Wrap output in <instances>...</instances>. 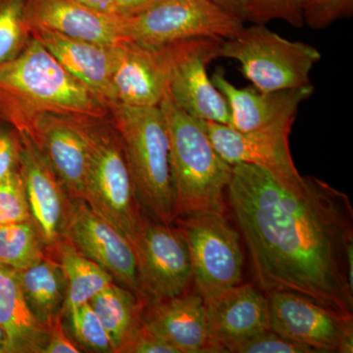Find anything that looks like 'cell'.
I'll use <instances>...</instances> for the list:
<instances>
[{"instance_id":"obj_1","label":"cell","mask_w":353,"mask_h":353,"mask_svg":"<svg viewBox=\"0 0 353 353\" xmlns=\"http://www.w3.org/2000/svg\"><path fill=\"white\" fill-rule=\"evenodd\" d=\"M227 194L260 290L301 294L353 318L347 269L353 209L347 194L312 176L289 189L250 164L233 166Z\"/></svg>"},{"instance_id":"obj_2","label":"cell","mask_w":353,"mask_h":353,"mask_svg":"<svg viewBox=\"0 0 353 353\" xmlns=\"http://www.w3.org/2000/svg\"><path fill=\"white\" fill-rule=\"evenodd\" d=\"M44 113L102 121L109 108L32 36L18 57L0 65V118L22 132Z\"/></svg>"},{"instance_id":"obj_3","label":"cell","mask_w":353,"mask_h":353,"mask_svg":"<svg viewBox=\"0 0 353 353\" xmlns=\"http://www.w3.org/2000/svg\"><path fill=\"white\" fill-rule=\"evenodd\" d=\"M119 134L141 213L154 222L174 225L176 190L170 138L159 106H108Z\"/></svg>"},{"instance_id":"obj_4","label":"cell","mask_w":353,"mask_h":353,"mask_svg":"<svg viewBox=\"0 0 353 353\" xmlns=\"http://www.w3.org/2000/svg\"><path fill=\"white\" fill-rule=\"evenodd\" d=\"M159 108L170 138L176 219L203 211L224 213L233 166L217 152L199 121L179 108L168 92Z\"/></svg>"},{"instance_id":"obj_5","label":"cell","mask_w":353,"mask_h":353,"mask_svg":"<svg viewBox=\"0 0 353 353\" xmlns=\"http://www.w3.org/2000/svg\"><path fill=\"white\" fill-rule=\"evenodd\" d=\"M219 57L238 61L253 87L272 92L312 85L311 71L322 55L310 44L290 41L265 25L253 24L234 38L223 39Z\"/></svg>"},{"instance_id":"obj_6","label":"cell","mask_w":353,"mask_h":353,"mask_svg":"<svg viewBox=\"0 0 353 353\" xmlns=\"http://www.w3.org/2000/svg\"><path fill=\"white\" fill-rule=\"evenodd\" d=\"M94 121L90 128V157L83 201L134 246L143 214L117 130Z\"/></svg>"},{"instance_id":"obj_7","label":"cell","mask_w":353,"mask_h":353,"mask_svg":"<svg viewBox=\"0 0 353 353\" xmlns=\"http://www.w3.org/2000/svg\"><path fill=\"white\" fill-rule=\"evenodd\" d=\"M189 246L194 285L202 299L241 284L245 254L241 234L224 213L203 211L176 218Z\"/></svg>"},{"instance_id":"obj_8","label":"cell","mask_w":353,"mask_h":353,"mask_svg":"<svg viewBox=\"0 0 353 353\" xmlns=\"http://www.w3.org/2000/svg\"><path fill=\"white\" fill-rule=\"evenodd\" d=\"M245 27L210 0H157L138 15L123 19V38L162 46L188 39L234 38Z\"/></svg>"},{"instance_id":"obj_9","label":"cell","mask_w":353,"mask_h":353,"mask_svg":"<svg viewBox=\"0 0 353 353\" xmlns=\"http://www.w3.org/2000/svg\"><path fill=\"white\" fill-rule=\"evenodd\" d=\"M194 39L162 46H145L128 39L114 44L111 104L159 106L168 92L174 64Z\"/></svg>"},{"instance_id":"obj_10","label":"cell","mask_w":353,"mask_h":353,"mask_svg":"<svg viewBox=\"0 0 353 353\" xmlns=\"http://www.w3.org/2000/svg\"><path fill=\"white\" fill-rule=\"evenodd\" d=\"M134 248L145 303L192 290V260L180 228L154 222L143 215Z\"/></svg>"},{"instance_id":"obj_11","label":"cell","mask_w":353,"mask_h":353,"mask_svg":"<svg viewBox=\"0 0 353 353\" xmlns=\"http://www.w3.org/2000/svg\"><path fill=\"white\" fill-rule=\"evenodd\" d=\"M64 239L145 303L134 246L83 199H72Z\"/></svg>"},{"instance_id":"obj_12","label":"cell","mask_w":353,"mask_h":353,"mask_svg":"<svg viewBox=\"0 0 353 353\" xmlns=\"http://www.w3.org/2000/svg\"><path fill=\"white\" fill-rule=\"evenodd\" d=\"M197 121L215 150L231 166L262 167L289 189H299L303 185L304 176L296 170L290 154L289 137L294 124L240 132L226 125Z\"/></svg>"},{"instance_id":"obj_13","label":"cell","mask_w":353,"mask_h":353,"mask_svg":"<svg viewBox=\"0 0 353 353\" xmlns=\"http://www.w3.org/2000/svg\"><path fill=\"white\" fill-rule=\"evenodd\" d=\"M19 172L32 223L46 250L54 252L64 240L72 199L48 158L28 132H20Z\"/></svg>"},{"instance_id":"obj_14","label":"cell","mask_w":353,"mask_h":353,"mask_svg":"<svg viewBox=\"0 0 353 353\" xmlns=\"http://www.w3.org/2000/svg\"><path fill=\"white\" fill-rule=\"evenodd\" d=\"M223 39H196L176 59L169 82L171 99L194 119L230 126L224 95L209 79L208 66L218 58Z\"/></svg>"},{"instance_id":"obj_15","label":"cell","mask_w":353,"mask_h":353,"mask_svg":"<svg viewBox=\"0 0 353 353\" xmlns=\"http://www.w3.org/2000/svg\"><path fill=\"white\" fill-rule=\"evenodd\" d=\"M94 120L44 113L27 132L34 139L71 199H83Z\"/></svg>"},{"instance_id":"obj_16","label":"cell","mask_w":353,"mask_h":353,"mask_svg":"<svg viewBox=\"0 0 353 353\" xmlns=\"http://www.w3.org/2000/svg\"><path fill=\"white\" fill-rule=\"evenodd\" d=\"M271 330L317 352H336L341 336L353 326L347 318L308 297L290 292L267 294Z\"/></svg>"},{"instance_id":"obj_17","label":"cell","mask_w":353,"mask_h":353,"mask_svg":"<svg viewBox=\"0 0 353 353\" xmlns=\"http://www.w3.org/2000/svg\"><path fill=\"white\" fill-rule=\"evenodd\" d=\"M209 341L214 353L231 348L271 329L270 306L263 290L239 284L203 299Z\"/></svg>"},{"instance_id":"obj_18","label":"cell","mask_w":353,"mask_h":353,"mask_svg":"<svg viewBox=\"0 0 353 353\" xmlns=\"http://www.w3.org/2000/svg\"><path fill=\"white\" fill-rule=\"evenodd\" d=\"M211 81L227 101L231 115L230 127L240 132L294 124L299 105L314 92L313 85L272 92H262L255 88H240L230 82L221 69L216 70Z\"/></svg>"},{"instance_id":"obj_19","label":"cell","mask_w":353,"mask_h":353,"mask_svg":"<svg viewBox=\"0 0 353 353\" xmlns=\"http://www.w3.org/2000/svg\"><path fill=\"white\" fill-rule=\"evenodd\" d=\"M141 325L179 353H214L204 301L196 292L148 301L141 311Z\"/></svg>"},{"instance_id":"obj_20","label":"cell","mask_w":353,"mask_h":353,"mask_svg":"<svg viewBox=\"0 0 353 353\" xmlns=\"http://www.w3.org/2000/svg\"><path fill=\"white\" fill-rule=\"evenodd\" d=\"M26 18L34 30H46L68 38L112 46L123 38V19L75 0H27Z\"/></svg>"},{"instance_id":"obj_21","label":"cell","mask_w":353,"mask_h":353,"mask_svg":"<svg viewBox=\"0 0 353 353\" xmlns=\"http://www.w3.org/2000/svg\"><path fill=\"white\" fill-rule=\"evenodd\" d=\"M36 37L62 67L108 105L112 103V46L88 43L46 30H34Z\"/></svg>"},{"instance_id":"obj_22","label":"cell","mask_w":353,"mask_h":353,"mask_svg":"<svg viewBox=\"0 0 353 353\" xmlns=\"http://www.w3.org/2000/svg\"><path fill=\"white\" fill-rule=\"evenodd\" d=\"M0 326L7 338V353H43L50 328L32 314L18 272L0 264Z\"/></svg>"},{"instance_id":"obj_23","label":"cell","mask_w":353,"mask_h":353,"mask_svg":"<svg viewBox=\"0 0 353 353\" xmlns=\"http://www.w3.org/2000/svg\"><path fill=\"white\" fill-rule=\"evenodd\" d=\"M21 288L28 305L44 326L63 317L67 297V279L62 265L50 257L25 270L17 271Z\"/></svg>"},{"instance_id":"obj_24","label":"cell","mask_w":353,"mask_h":353,"mask_svg":"<svg viewBox=\"0 0 353 353\" xmlns=\"http://www.w3.org/2000/svg\"><path fill=\"white\" fill-rule=\"evenodd\" d=\"M88 303L105 329L113 352L120 353L141 326L143 303L134 292L112 282L95 294Z\"/></svg>"},{"instance_id":"obj_25","label":"cell","mask_w":353,"mask_h":353,"mask_svg":"<svg viewBox=\"0 0 353 353\" xmlns=\"http://www.w3.org/2000/svg\"><path fill=\"white\" fill-rule=\"evenodd\" d=\"M67 279V297L63 315L76 306L88 303L114 282L112 276L88 259L68 241H60L55 250Z\"/></svg>"},{"instance_id":"obj_26","label":"cell","mask_w":353,"mask_h":353,"mask_svg":"<svg viewBox=\"0 0 353 353\" xmlns=\"http://www.w3.org/2000/svg\"><path fill=\"white\" fill-rule=\"evenodd\" d=\"M46 248L32 220L0 226V264L22 271L46 257Z\"/></svg>"},{"instance_id":"obj_27","label":"cell","mask_w":353,"mask_h":353,"mask_svg":"<svg viewBox=\"0 0 353 353\" xmlns=\"http://www.w3.org/2000/svg\"><path fill=\"white\" fill-rule=\"evenodd\" d=\"M27 0H0V65L20 54L32 34L26 18Z\"/></svg>"},{"instance_id":"obj_28","label":"cell","mask_w":353,"mask_h":353,"mask_svg":"<svg viewBox=\"0 0 353 353\" xmlns=\"http://www.w3.org/2000/svg\"><path fill=\"white\" fill-rule=\"evenodd\" d=\"M65 315L68 316L72 334L81 347L92 352H113L108 334L90 303L76 306Z\"/></svg>"},{"instance_id":"obj_29","label":"cell","mask_w":353,"mask_h":353,"mask_svg":"<svg viewBox=\"0 0 353 353\" xmlns=\"http://www.w3.org/2000/svg\"><path fill=\"white\" fill-rule=\"evenodd\" d=\"M313 0H250L246 22L265 25L282 20L292 27H304V13Z\"/></svg>"},{"instance_id":"obj_30","label":"cell","mask_w":353,"mask_h":353,"mask_svg":"<svg viewBox=\"0 0 353 353\" xmlns=\"http://www.w3.org/2000/svg\"><path fill=\"white\" fill-rule=\"evenodd\" d=\"M32 220L19 170L0 182V226Z\"/></svg>"},{"instance_id":"obj_31","label":"cell","mask_w":353,"mask_h":353,"mask_svg":"<svg viewBox=\"0 0 353 353\" xmlns=\"http://www.w3.org/2000/svg\"><path fill=\"white\" fill-rule=\"evenodd\" d=\"M352 15L353 0H313L304 13V25L312 30H324Z\"/></svg>"},{"instance_id":"obj_32","label":"cell","mask_w":353,"mask_h":353,"mask_svg":"<svg viewBox=\"0 0 353 353\" xmlns=\"http://www.w3.org/2000/svg\"><path fill=\"white\" fill-rule=\"evenodd\" d=\"M229 353H315L312 348L283 338L267 330L231 348Z\"/></svg>"},{"instance_id":"obj_33","label":"cell","mask_w":353,"mask_h":353,"mask_svg":"<svg viewBox=\"0 0 353 353\" xmlns=\"http://www.w3.org/2000/svg\"><path fill=\"white\" fill-rule=\"evenodd\" d=\"M21 148L20 132L0 118V182L19 170Z\"/></svg>"},{"instance_id":"obj_34","label":"cell","mask_w":353,"mask_h":353,"mask_svg":"<svg viewBox=\"0 0 353 353\" xmlns=\"http://www.w3.org/2000/svg\"><path fill=\"white\" fill-rule=\"evenodd\" d=\"M120 353H179V352L176 348L146 331L141 325L127 341Z\"/></svg>"},{"instance_id":"obj_35","label":"cell","mask_w":353,"mask_h":353,"mask_svg":"<svg viewBox=\"0 0 353 353\" xmlns=\"http://www.w3.org/2000/svg\"><path fill=\"white\" fill-rule=\"evenodd\" d=\"M50 339L43 353H79L80 347L65 333L62 317L57 318L50 328Z\"/></svg>"},{"instance_id":"obj_36","label":"cell","mask_w":353,"mask_h":353,"mask_svg":"<svg viewBox=\"0 0 353 353\" xmlns=\"http://www.w3.org/2000/svg\"><path fill=\"white\" fill-rule=\"evenodd\" d=\"M157 0H115V15L122 19L143 12Z\"/></svg>"},{"instance_id":"obj_37","label":"cell","mask_w":353,"mask_h":353,"mask_svg":"<svg viewBox=\"0 0 353 353\" xmlns=\"http://www.w3.org/2000/svg\"><path fill=\"white\" fill-rule=\"evenodd\" d=\"M210 1L236 19L243 21V23L246 22V13H248L250 0H210Z\"/></svg>"},{"instance_id":"obj_38","label":"cell","mask_w":353,"mask_h":353,"mask_svg":"<svg viewBox=\"0 0 353 353\" xmlns=\"http://www.w3.org/2000/svg\"><path fill=\"white\" fill-rule=\"evenodd\" d=\"M79 3L99 12L115 15V0H75Z\"/></svg>"},{"instance_id":"obj_39","label":"cell","mask_w":353,"mask_h":353,"mask_svg":"<svg viewBox=\"0 0 353 353\" xmlns=\"http://www.w3.org/2000/svg\"><path fill=\"white\" fill-rule=\"evenodd\" d=\"M336 352L352 353L353 352V326L350 327L341 336L339 343Z\"/></svg>"},{"instance_id":"obj_40","label":"cell","mask_w":353,"mask_h":353,"mask_svg":"<svg viewBox=\"0 0 353 353\" xmlns=\"http://www.w3.org/2000/svg\"><path fill=\"white\" fill-rule=\"evenodd\" d=\"M347 269L348 283L353 289V243H350L347 248Z\"/></svg>"},{"instance_id":"obj_41","label":"cell","mask_w":353,"mask_h":353,"mask_svg":"<svg viewBox=\"0 0 353 353\" xmlns=\"http://www.w3.org/2000/svg\"><path fill=\"white\" fill-rule=\"evenodd\" d=\"M7 338L6 332L0 326V353L6 352Z\"/></svg>"}]
</instances>
